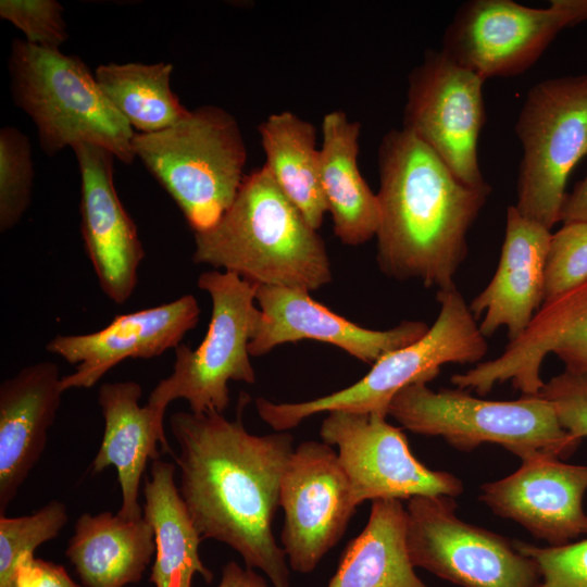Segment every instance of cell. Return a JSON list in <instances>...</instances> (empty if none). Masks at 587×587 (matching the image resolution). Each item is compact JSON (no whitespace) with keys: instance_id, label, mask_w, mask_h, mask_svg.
I'll list each match as a JSON object with an SVG mask.
<instances>
[{"instance_id":"cell-6","label":"cell","mask_w":587,"mask_h":587,"mask_svg":"<svg viewBox=\"0 0 587 587\" xmlns=\"http://www.w3.org/2000/svg\"><path fill=\"white\" fill-rule=\"evenodd\" d=\"M439 313L416 341L383 355L353 385L297 403L255 399L259 416L276 432H287L305 419L323 412L348 411L388 415L394 397L407 386L428 383L448 363H477L488 345L477 320L457 287L437 291Z\"/></svg>"},{"instance_id":"cell-7","label":"cell","mask_w":587,"mask_h":587,"mask_svg":"<svg viewBox=\"0 0 587 587\" xmlns=\"http://www.w3.org/2000/svg\"><path fill=\"white\" fill-rule=\"evenodd\" d=\"M388 415L408 430L440 436L458 450L497 444L522 461L541 454L564 459L580 444L562 428L551 403L538 394L494 401L460 388L434 391L427 383H416L394 397Z\"/></svg>"},{"instance_id":"cell-8","label":"cell","mask_w":587,"mask_h":587,"mask_svg":"<svg viewBox=\"0 0 587 587\" xmlns=\"http://www.w3.org/2000/svg\"><path fill=\"white\" fill-rule=\"evenodd\" d=\"M197 285L211 298L208 332L195 350L184 344L174 349L172 373L155 385L147 402L161 414L177 399L187 401L196 414L224 413L228 382H255L249 344L261 316L255 307L258 285L218 270L201 273Z\"/></svg>"},{"instance_id":"cell-18","label":"cell","mask_w":587,"mask_h":587,"mask_svg":"<svg viewBox=\"0 0 587 587\" xmlns=\"http://www.w3.org/2000/svg\"><path fill=\"white\" fill-rule=\"evenodd\" d=\"M80 172V233L102 292L115 304L135 291L145 249L113 182L114 154L93 145H77Z\"/></svg>"},{"instance_id":"cell-2","label":"cell","mask_w":587,"mask_h":587,"mask_svg":"<svg viewBox=\"0 0 587 587\" xmlns=\"http://www.w3.org/2000/svg\"><path fill=\"white\" fill-rule=\"evenodd\" d=\"M377 263L388 277L417 279L438 290L454 287L467 253V233L491 186L460 182L441 159L404 128L378 148Z\"/></svg>"},{"instance_id":"cell-15","label":"cell","mask_w":587,"mask_h":587,"mask_svg":"<svg viewBox=\"0 0 587 587\" xmlns=\"http://www.w3.org/2000/svg\"><path fill=\"white\" fill-rule=\"evenodd\" d=\"M549 353L565 370L587 374V282L542 303L524 333L498 358L454 374L451 383L484 396L495 385L511 382L522 395H537L545 386L540 369Z\"/></svg>"},{"instance_id":"cell-24","label":"cell","mask_w":587,"mask_h":587,"mask_svg":"<svg viewBox=\"0 0 587 587\" xmlns=\"http://www.w3.org/2000/svg\"><path fill=\"white\" fill-rule=\"evenodd\" d=\"M155 553L154 532L142 516L83 513L65 554L85 587H125L141 579Z\"/></svg>"},{"instance_id":"cell-35","label":"cell","mask_w":587,"mask_h":587,"mask_svg":"<svg viewBox=\"0 0 587 587\" xmlns=\"http://www.w3.org/2000/svg\"><path fill=\"white\" fill-rule=\"evenodd\" d=\"M4 587H83L60 565L34 555L22 559Z\"/></svg>"},{"instance_id":"cell-14","label":"cell","mask_w":587,"mask_h":587,"mask_svg":"<svg viewBox=\"0 0 587 587\" xmlns=\"http://www.w3.org/2000/svg\"><path fill=\"white\" fill-rule=\"evenodd\" d=\"M279 505L289 565L310 573L341 539L357 510L348 476L329 445L309 440L294 449L282 476Z\"/></svg>"},{"instance_id":"cell-25","label":"cell","mask_w":587,"mask_h":587,"mask_svg":"<svg viewBox=\"0 0 587 587\" xmlns=\"http://www.w3.org/2000/svg\"><path fill=\"white\" fill-rule=\"evenodd\" d=\"M175 465L152 460L143 485V517L154 532L155 558L150 582L155 587H191L195 574L210 584L212 572L199 555L201 537L175 484Z\"/></svg>"},{"instance_id":"cell-22","label":"cell","mask_w":587,"mask_h":587,"mask_svg":"<svg viewBox=\"0 0 587 587\" xmlns=\"http://www.w3.org/2000/svg\"><path fill=\"white\" fill-rule=\"evenodd\" d=\"M141 386L134 380L104 383L98 390V404L104 432L98 452L90 465L93 473L114 466L122 490L118 515L138 520L143 516L138 495L142 474L149 460L160 459L170 452L163 417L150 405L141 407Z\"/></svg>"},{"instance_id":"cell-4","label":"cell","mask_w":587,"mask_h":587,"mask_svg":"<svg viewBox=\"0 0 587 587\" xmlns=\"http://www.w3.org/2000/svg\"><path fill=\"white\" fill-rule=\"evenodd\" d=\"M9 73L13 100L35 123L46 154L86 143L110 151L123 163L134 161L133 127L78 57L16 38Z\"/></svg>"},{"instance_id":"cell-33","label":"cell","mask_w":587,"mask_h":587,"mask_svg":"<svg viewBox=\"0 0 587 587\" xmlns=\"http://www.w3.org/2000/svg\"><path fill=\"white\" fill-rule=\"evenodd\" d=\"M514 546L536 563L540 587H587V537L558 547Z\"/></svg>"},{"instance_id":"cell-3","label":"cell","mask_w":587,"mask_h":587,"mask_svg":"<svg viewBox=\"0 0 587 587\" xmlns=\"http://www.w3.org/2000/svg\"><path fill=\"white\" fill-rule=\"evenodd\" d=\"M192 261L255 285L314 291L332 282L325 243L266 165L245 176L227 211L195 233Z\"/></svg>"},{"instance_id":"cell-36","label":"cell","mask_w":587,"mask_h":587,"mask_svg":"<svg viewBox=\"0 0 587 587\" xmlns=\"http://www.w3.org/2000/svg\"><path fill=\"white\" fill-rule=\"evenodd\" d=\"M217 587H267V584L253 569H242L235 561H230L224 565Z\"/></svg>"},{"instance_id":"cell-23","label":"cell","mask_w":587,"mask_h":587,"mask_svg":"<svg viewBox=\"0 0 587 587\" xmlns=\"http://www.w3.org/2000/svg\"><path fill=\"white\" fill-rule=\"evenodd\" d=\"M360 129V123L340 110L326 113L322 121V189L334 234L348 246L369 241L379 225L377 195L358 166Z\"/></svg>"},{"instance_id":"cell-31","label":"cell","mask_w":587,"mask_h":587,"mask_svg":"<svg viewBox=\"0 0 587 587\" xmlns=\"http://www.w3.org/2000/svg\"><path fill=\"white\" fill-rule=\"evenodd\" d=\"M587 282V221L564 223L552 234L545 268L549 302Z\"/></svg>"},{"instance_id":"cell-13","label":"cell","mask_w":587,"mask_h":587,"mask_svg":"<svg viewBox=\"0 0 587 587\" xmlns=\"http://www.w3.org/2000/svg\"><path fill=\"white\" fill-rule=\"evenodd\" d=\"M320 435L325 444L337 446L357 507L378 499L440 495L454 498L463 491L457 476L421 463L403 432L380 414L328 412Z\"/></svg>"},{"instance_id":"cell-16","label":"cell","mask_w":587,"mask_h":587,"mask_svg":"<svg viewBox=\"0 0 587 587\" xmlns=\"http://www.w3.org/2000/svg\"><path fill=\"white\" fill-rule=\"evenodd\" d=\"M200 307L192 295L161 305L116 315L103 328L82 335H57L46 350L76 365L62 376L63 391L95 386L125 359H151L180 345L199 321Z\"/></svg>"},{"instance_id":"cell-37","label":"cell","mask_w":587,"mask_h":587,"mask_svg":"<svg viewBox=\"0 0 587 587\" xmlns=\"http://www.w3.org/2000/svg\"><path fill=\"white\" fill-rule=\"evenodd\" d=\"M576 221H587V175L576 185L574 191L567 195L562 212L563 223Z\"/></svg>"},{"instance_id":"cell-20","label":"cell","mask_w":587,"mask_h":587,"mask_svg":"<svg viewBox=\"0 0 587 587\" xmlns=\"http://www.w3.org/2000/svg\"><path fill=\"white\" fill-rule=\"evenodd\" d=\"M552 233L508 207L499 264L489 284L471 302L483 320L482 334L491 337L500 327L509 340L520 337L545 300V268Z\"/></svg>"},{"instance_id":"cell-30","label":"cell","mask_w":587,"mask_h":587,"mask_svg":"<svg viewBox=\"0 0 587 587\" xmlns=\"http://www.w3.org/2000/svg\"><path fill=\"white\" fill-rule=\"evenodd\" d=\"M33 161L27 137L15 127L0 130V230L5 233L22 218L30 203Z\"/></svg>"},{"instance_id":"cell-26","label":"cell","mask_w":587,"mask_h":587,"mask_svg":"<svg viewBox=\"0 0 587 587\" xmlns=\"http://www.w3.org/2000/svg\"><path fill=\"white\" fill-rule=\"evenodd\" d=\"M327 587H428L409 555L407 511L400 500L372 501L366 526L347 545Z\"/></svg>"},{"instance_id":"cell-32","label":"cell","mask_w":587,"mask_h":587,"mask_svg":"<svg viewBox=\"0 0 587 587\" xmlns=\"http://www.w3.org/2000/svg\"><path fill=\"white\" fill-rule=\"evenodd\" d=\"M63 8L54 0H1L0 16L22 30L26 41L59 49L68 38Z\"/></svg>"},{"instance_id":"cell-11","label":"cell","mask_w":587,"mask_h":587,"mask_svg":"<svg viewBox=\"0 0 587 587\" xmlns=\"http://www.w3.org/2000/svg\"><path fill=\"white\" fill-rule=\"evenodd\" d=\"M585 21L587 0H552L546 9L472 0L455 12L441 52L484 79L514 76L529 68L563 28Z\"/></svg>"},{"instance_id":"cell-29","label":"cell","mask_w":587,"mask_h":587,"mask_svg":"<svg viewBox=\"0 0 587 587\" xmlns=\"http://www.w3.org/2000/svg\"><path fill=\"white\" fill-rule=\"evenodd\" d=\"M68 521L67 508L52 500L29 515L0 516V587L8 583L17 563L43 542L59 536Z\"/></svg>"},{"instance_id":"cell-28","label":"cell","mask_w":587,"mask_h":587,"mask_svg":"<svg viewBox=\"0 0 587 587\" xmlns=\"http://www.w3.org/2000/svg\"><path fill=\"white\" fill-rule=\"evenodd\" d=\"M171 63H109L99 65L95 78L115 109L141 133L165 129L189 110L171 89Z\"/></svg>"},{"instance_id":"cell-19","label":"cell","mask_w":587,"mask_h":587,"mask_svg":"<svg viewBox=\"0 0 587 587\" xmlns=\"http://www.w3.org/2000/svg\"><path fill=\"white\" fill-rule=\"evenodd\" d=\"M479 499L494 513L513 520L549 546L587 535V465L537 455L522 461L511 475L484 484Z\"/></svg>"},{"instance_id":"cell-9","label":"cell","mask_w":587,"mask_h":587,"mask_svg":"<svg viewBox=\"0 0 587 587\" xmlns=\"http://www.w3.org/2000/svg\"><path fill=\"white\" fill-rule=\"evenodd\" d=\"M515 133L523 147L516 210L547 228L562 221L569 175L587 155V75L534 85Z\"/></svg>"},{"instance_id":"cell-21","label":"cell","mask_w":587,"mask_h":587,"mask_svg":"<svg viewBox=\"0 0 587 587\" xmlns=\"http://www.w3.org/2000/svg\"><path fill=\"white\" fill-rule=\"evenodd\" d=\"M59 366L41 361L0 385V514L45 451L64 392Z\"/></svg>"},{"instance_id":"cell-17","label":"cell","mask_w":587,"mask_h":587,"mask_svg":"<svg viewBox=\"0 0 587 587\" xmlns=\"http://www.w3.org/2000/svg\"><path fill=\"white\" fill-rule=\"evenodd\" d=\"M255 302L261 316L249 344L251 357L264 355L283 344L311 339L336 346L373 365L386 353L416 341L429 328L422 321H403L390 329H369L334 313L309 291L288 287L258 285Z\"/></svg>"},{"instance_id":"cell-10","label":"cell","mask_w":587,"mask_h":587,"mask_svg":"<svg viewBox=\"0 0 587 587\" xmlns=\"http://www.w3.org/2000/svg\"><path fill=\"white\" fill-rule=\"evenodd\" d=\"M449 496L409 499L407 545L412 564L461 587H540L534 560L507 538L466 523Z\"/></svg>"},{"instance_id":"cell-27","label":"cell","mask_w":587,"mask_h":587,"mask_svg":"<svg viewBox=\"0 0 587 587\" xmlns=\"http://www.w3.org/2000/svg\"><path fill=\"white\" fill-rule=\"evenodd\" d=\"M275 182L307 222L319 229L327 204L321 184L320 150L314 125L290 111L268 115L258 127Z\"/></svg>"},{"instance_id":"cell-1","label":"cell","mask_w":587,"mask_h":587,"mask_svg":"<svg viewBox=\"0 0 587 587\" xmlns=\"http://www.w3.org/2000/svg\"><path fill=\"white\" fill-rule=\"evenodd\" d=\"M240 397L237 416L176 412L170 427L179 452V494L201 539L235 549L246 567L261 570L274 587H289L286 553L272 533L282 476L294 451L288 432H247Z\"/></svg>"},{"instance_id":"cell-12","label":"cell","mask_w":587,"mask_h":587,"mask_svg":"<svg viewBox=\"0 0 587 587\" xmlns=\"http://www.w3.org/2000/svg\"><path fill=\"white\" fill-rule=\"evenodd\" d=\"M485 79L428 50L408 78L403 127L449 167L463 184L484 186L477 143L486 122Z\"/></svg>"},{"instance_id":"cell-34","label":"cell","mask_w":587,"mask_h":587,"mask_svg":"<svg viewBox=\"0 0 587 587\" xmlns=\"http://www.w3.org/2000/svg\"><path fill=\"white\" fill-rule=\"evenodd\" d=\"M538 395L551 403L565 432L579 441L587 437V374L564 370Z\"/></svg>"},{"instance_id":"cell-5","label":"cell","mask_w":587,"mask_h":587,"mask_svg":"<svg viewBox=\"0 0 587 587\" xmlns=\"http://www.w3.org/2000/svg\"><path fill=\"white\" fill-rule=\"evenodd\" d=\"M133 150L193 233L220 221L245 178L247 150L239 125L215 105L189 111L165 129L135 133Z\"/></svg>"}]
</instances>
